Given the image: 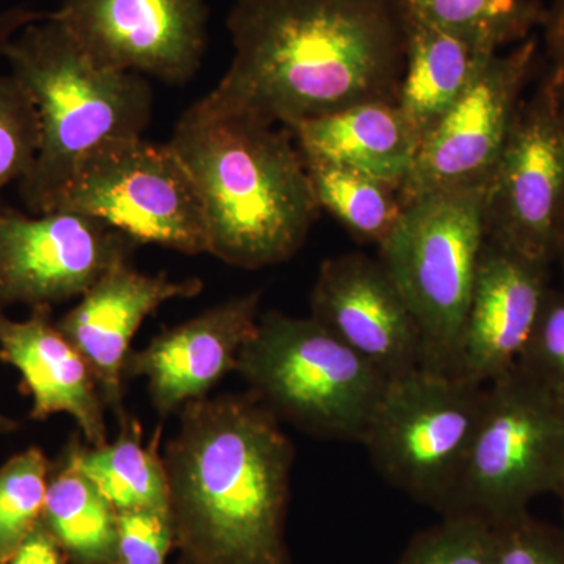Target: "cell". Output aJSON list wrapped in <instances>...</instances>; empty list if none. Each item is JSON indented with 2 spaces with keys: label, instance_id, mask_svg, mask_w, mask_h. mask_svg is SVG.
Instances as JSON below:
<instances>
[{
  "label": "cell",
  "instance_id": "obj_31",
  "mask_svg": "<svg viewBox=\"0 0 564 564\" xmlns=\"http://www.w3.org/2000/svg\"><path fill=\"white\" fill-rule=\"evenodd\" d=\"M540 31L547 62L544 76L551 82L564 109V0H552L545 6V17Z\"/></svg>",
  "mask_w": 564,
  "mask_h": 564
},
{
  "label": "cell",
  "instance_id": "obj_35",
  "mask_svg": "<svg viewBox=\"0 0 564 564\" xmlns=\"http://www.w3.org/2000/svg\"><path fill=\"white\" fill-rule=\"evenodd\" d=\"M18 429H20V423L0 413V436L17 432Z\"/></svg>",
  "mask_w": 564,
  "mask_h": 564
},
{
  "label": "cell",
  "instance_id": "obj_34",
  "mask_svg": "<svg viewBox=\"0 0 564 564\" xmlns=\"http://www.w3.org/2000/svg\"><path fill=\"white\" fill-rule=\"evenodd\" d=\"M555 262L560 263V269L563 273V289H564V199L562 210H560L558 234H556V258Z\"/></svg>",
  "mask_w": 564,
  "mask_h": 564
},
{
  "label": "cell",
  "instance_id": "obj_8",
  "mask_svg": "<svg viewBox=\"0 0 564 564\" xmlns=\"http://www.w3.org/2000/svg\"><path fill=\"white\" fill-rule=\"evenodd\" d=\"M488 386L417 369L391 378L364 433L375 469L444 516L484 415Z\"/></svg>",
  "mask_w": 564,
  "mask_h": 564
},
{
  "label": "cell",
  "instance_id": "obj_28",
  "mask_svg": "<svg viewBox=\"0 0 564 564\" xmlns=\"http://www.w3.org/2000/svg\"><path fill=\"white\" fill-rule=\"evenodd\" d=\"M554 395L564 393V289H549L540 317L516 362Z\"/></svg>",
  "mask_w": 564,
  "mask_h": 564
},
{
  "label": "cell",
  "instance_id": "obj_32",
  "mask_svg": "<svg viewBox=\"0 0 564 564\" xmlns=\"http://www.w3.org/2000/svg\"><path fill=\"white\" fill-rule=\"evenodd\" d=\"M7 564H70L43 522L33 529Z\"/></svg>",
  "mask_w": 564,
  "mask_h": 564
},
{
  "label": "cell",
  "instance_id": "obj_20",
  "mask_svg": "<svg viewBox=\"0 0 564 564\" xmlns=\"http://www.w3.org/2000/svg\"><path fill=\"white\" fill-rule=\"evenodd\" d=\"M402 21L406 62L397 106L422 140L500 51L485 50L421 22Z\"/></svg>",
  "mask_w": 564,
  "mask_h": 564
},
{
  "label": "cell",
  "instance_id": "obj_33",
  "mask_svg": "<svg viewBox=\"0 0 564 564\" xmlns=\"http://www.w3.org/2000/svg\"><path fill=\"white\" fill-rule=\"evenodd\" d=\"M46 11L29 9V7H13V9L0 11V55L9 46L11 40L33 24V22L44 20L47 17Z\"/></svg>",
  "mask_w": 564,
  "mask_h": 564
},
{
  "label": "cell",
  "instance_id": "obj_29",
  "mask_svg": "<svg viewBox=\"0 0 564 564\" xmlns=\"http://www.w3.org/2000/svg\"><path fill=\"white\" fill-rule=\"evenodd\" d=\"M496 564H564V532L530 513L492 525Z\"/></svg>",
  "mask_w": 564,
  "mask_h": 564
},
{
  "label": "cell",
  "instance_id": "obj_14",
  "mask_svg": "<svg viewBox=\"0 0 564 564\" xmlns=\"http://www.w3.org/2000/svg\"><path fill=\"white\" fill-rule=\"evenodd\" d=\"M311 311L388 380L421 369V329L380 259L350 252L323 261Z\"/></svg>",
  "mask_w": 564,
  "mask_h": 564
},
{
  "label": "cell",
  "instance_id": "obj_6",
  "mask_svg": "<svg viewBox=\"0 0 564 564\" xmlns=\"http://www.w3.org/2000/svg\"><path fill=\"white\" fill-rule=\"evenodd\" d=\"M486 184L404 206L380 262L422 334V369L454 377L478 259L486 242Z\"/></svg>",
  "mask_w": 564,
  "mask_h": 564
},
{
  "label": "cell",
  "instance_id": "obj_13",
  "mask_svg": "<svg viewBox=\"0 0 564 564\" xmlns=\"http://www.w3.org/2000/svg\"><path fill=\"white\" fill-rule=\"evenodd\" d=\"M52 17L99 66L172 85L193 79L207 47L206 0H63Z\"/></svg>",
  "mask_w": 564,
  "mask_h": 564
},
{
  "label": "cell",
  "instance_id": "obj_15",
  "mask_svg": "<svg viewBox=\"0 0 564 564\" xmlns=\"http://www.w3.org/2000/svg\"><path fill=\"white\" fill-rule=\"evenodd\" d=\"M261 292L236 296L166 329L143 350L129 352L124 377L144 378L162 419L204 399L236 372L240 351L258 328Z\"/></svg>",
  "mask_w": 564,
  "mask_h": 564
},
{
  "label": "cell",
  "instance_id": "obj_9",
  "mask_svg": "<svg viewBox=\"0 0 564 564\" xmlns=\"http://www.w3.org/2000/svg\"><path fill=\"white\" fill-rule=\"evenodd\" d=\"M87 215L126 234L184 254L207 252L198 193L169 143L110 140L85 154L46 212Z\"/></svg>",
  "mask_w": 564,
  "mask_h": 564
},
{
  "label": "cell",
  "instance_id": "obj_18",
  "mask_svg": "<svg viewBox=\"0 0 564 564\" xmlns=\"http://www.w3.org/2000/svg\"><path fill=\"white\" fill-rule=\"evenodd\" d=\"M0 359L22 377L31 393V417L68 414L90 447L107 441L106 404L90 366L52 321V307H33L25 321L0 313Z\"/></svg>",
  "mask_w": 564,
  "mask_h": 564
},
{
  "label": "cell",
  "instance_id": "obj_24",
  "mask_svg": "<svg viewBox=\"0 0 564 564\" xmlns=\"http://www.w3.org/2000/svg\"><path fill=\"white\" fill-rule=\"evenodd\" d=\"M315 198L356 240L381 243L391 236L403 215L399 192L343 166L306 162Z\"/></svg>",
  "mask_w": 564,
  "mask_h": 564
},
{
  "label": "cell",
  "instance_id": "obj_5",
  "mask_svg": "<svg viewBox=\"0 0 564 564\" xmlns=\"http://www.w3.org/2000/svg\"><path fill=\"white\" fill-rule=\"evenodd\" d=\"M237 373L278 419L328 441L361 443L388 378L314 317L270 311Z\"/></svg>",
  "mask_w": 564,
  "mask_h": 564
},
{
  "label": "cell",
  "instance_id": "obj_10",
  "mask_svg": "<svg viewBox=\"0 0 564 564\" xmlns=\"http://www.w3.org/2000/svg\"><path fill=\"white\" fill-rule=\"evenodd\" d=\"M564 199V109L547 77L524 98L486 184V240L551 267Z\"/></svg>",
  "mask_w": 564,
  "mask_h": 564
},
{
  "label": "cell",
  "instance_id": "obj_7",
  "mask_svg": "<svg viewBox=\"0 0 564 564\" xmlns=\"http://www.w3.org/2000/svg\"><path fill=\"white\" fill-rule=\"evenodd\" d=\"M564 486V419L558 400L513 367L488 386L480 425L444 516L488 524L529 513Z\"/></svg>",
  "mask_w": 564,
  "mask_h": 564
},
{
  "label": "cell",
  "instance_id": "obj_26",
  "mask_svg": "<svg viewBox=\"0 0 564 564\" xmlns=\"http://www.w3.org/2000/svg\"><path fill=\"white\" fill-rule=\"evenodd\" d=\"M397 564H496L494 527L474 516H443L415 534Z\"/></svg>",
  "mask_w": 564,
  "mask_h": 564
},
{
  "label": "cell",
  "instance_id": "obj_19",
  "mask_svg": "<svg viewBox=\"0 0 564 564\" xmlns=\"http://www.w3.org/2000/svg\"><path fill=\"white\" fill-rule=\"evenodd\" d=\"M304 161L343 166L397 192L410 176L421 140L397 104L367 102L291 129Z\"/></svg>",
  "mask_w": 564,
  "mask_h": 564
},
{
  "label": "cell",
  "instance_id": "obj_23",
  "mask_svg": "<svg viewBox=\"0 0 564 564\" xmlns=\"http://www.w3.org/2000/svg\"><path fill=\"white\" fill-rule=\"evenodd\" d=\"M400 17L489 51L532 39L545 17L541 0H393Z\"/></svg>",
  "mask_w": 564,
  "mask_h": 564
},
{
  "label": "cell",
  "instance_id": "obj_38",
  "mask_svg": "<svg viewBox=\"0 0 564 564\" xmlns=\"http://www.w3.org/2000/svg\"><path fill=\"white\" fill-rule=\"evenodd\" d=\"M0 212H2V210H0Z\"/></svg>",
  "mask_w": 564,
  "mask_h": 564
},
{
  "label": "cell",
  "instance_id": "obj_3",
  "mask_svg": "<svg viewBox=\"0 0 564 564\" xmlns=\"http://www.w3.org/2000/svg\"><path fill=\"white\" fill-rule=\"evenodd\" d=\"M169 144L202 202L209 254L258 270L302 250L322 209L289 129L199 99Z\"/></svg>",
  "mask_w": 564,
  "mask_h": 564
},
{
  "label": "cell",
  "instance_id": "obj_11",
  "mask_svg": "<svg viewBox=\"0 0 564 564\" xmlns=\"http://www.w3.org/2000/svg\"><path fill=\"white\" fill-rule=\"evenodd\" d=\"M540 55L536 36L497 52L419 144L399 195L403 206L454 188L488 184L524 101Z\"/></svg>",
  "mask_w": 564,
  "mask_h": 564
},
{
  "label": "cell",
  "instance_id": "obj_16",
  "mask_svg": "<svg viewBox=\"0 0 564 564\" xmlns=\"http://www.w3.org/2000/svg\"><path fill=\"white\" fill-rule=\"evenodd\" d=\"M549 269L486 240L464 323L455 378L489 386L513 369L551 289Z\"/></svg>",
  "mask_w": 564,
  "mask_h": 564
},
{
  "label": "cell",
  "instance_id": "obj_17",
  "mask_svg": "<svg viewBox=\"0 0 564 564\" xmlns=\"http://www.w3.org/2000/svg\"><path fill=\"white\" fill-rule=\"evenodd\" d=\"M202 292L198 278L173 281L166 274L151 276L126 261L104 274L55 322L90 366L104 404L120 423L128 419L122 397L126 359L141 323L170 300L192 299Z\"/></svg>",
  "mask_w": 564,
  "mask_h": 564
},
{
  "label": "cell",
  "instance_id": "obj_30",
  "mask_svg": "<svg viewBox=\"0 0 564 564\" xmlns=\"http://www.w3.org/2000/svg\"><path fill=\"white\" fill-rule=\"evenodd\" d=\"M173 551L170 510L118 511L117 564H166Z\"/></svg>",
  "mask_w": 564,
  "mask_h": 564
},
{
  "label": "cell",
  "instance_id": "obj_37",
  "mask_svg": "<svg viewBox=\"0 0 564 564\" xmlns=\"http://www.w3.org/2000/svg\"><path fill=\"white\" fill-rule=\"evenodd\" d=\"M560 499H562V510H563V532H564V486L562 491L558 492Z\"/></svg>",
  "mask_w": 564,
  "mask_h": 564
},
{
  "label": "cell",
  "instance_id": "obj_12",
  "mask_svg": "<svg viewBox=\"0 0 564 564\" xmlns=\"http://www.w3.org/2000/svg\"><path fill=\"white\" fill-rule=\"evenodd\" d=\"M132 239L106 223L73 212L28 217L0 212V313L25 304L52 307L90 291L129 261Z\"/></svg>",
  "mask_w": 564,
  "mask_h": 564
},
{
  "label": "cell",
  "instance_id": "obj_2",
  "mask_svg": "<svg viewBox=\"0 0 564 564\" xmlns=\"http://www.w3.org/2000/svg\"><path fill=\"white\" fill-rule=\"evenodd\" d=\"M163 452L181 564H292L293 445L251 393L193 400Z\"/></svg>",
  "mask_w": 564,
  "mask_h": 564
},
{
  "label": "cell",
  "instance_id": "obj_36",
  "mask_svg": "<svg viewBox=\"0 0 564 564\" xmlns=\"http://www.w3.org/2000/svg\"><path fill=\"white\" fill-rule=\"evenodd\" d=\"M556 400H558L560 410H562L563 419H564V393L562 395H555Z\"/></svg>",
  "mask_w": 564,
  "mask_h": 564
},
{
  "label": "cell",
  "instance_id": "obj_1",
  "mask_svg": "<svg viewBox=\"0 0 564 564\" xmlns=\"http://www.w3.org/2000/svg\"><path fill=\"white\" fill-rule=\"evenodd\" d=\"M234 57L202 101L291 129L367 102L399 104L406 62L393 0H234Z\"/></svg>",
  "mask_w": 564,
  "mask_h": 564
},
{
  "label": "cell",
  "instance_id": "obj_21",
  "mask_svg": "<svg viewBox=\"0 0 564 564\" xmlns=\"http://www.w3.org/2000/svg\"><path fill=\"white\" fill-rule=\"evenodd\" d=\"M77 441L52 464L41 522L70 564H117L118 511L82 473Z\"/></svg>",
  "mask_w": 564,
  "mask_h": 564
},
{
  "label": "cell",
  "instance_id": "obj_25",
  "mask_svg": "<svg viewBox=\"0 0 564 564\" xmlns=\"http://www.w3.org/2000/svg\"><path fill=\"white\" fill-rule=\"evenodd\" d=\"M51 467L40 447H29L0 467V564L9 563L40 524Z\"/></svg>",
  "mask_w": 564,
  "mask_h": 564
},
{
  "label": "cell",
  "instance_id": "obj_22",
  "mask_svg": "<svg viewBox=\"0 0 564 564\" xmlns=\"http://www.w3.org/2000/svg\"><path fill=\"white\" fill-rule=\"evenodd\" d=\"M159 443L161 429L151 444L144 445L140 423L126 419L113 443L90 447L77 441V463L115 510H170L169 480Z\"/></svg>",
  "mask_w": 564,
  "mask_h": 564
},
{
  "label": "cell",
  "instance_id": "obj_4",
  "mask_svg": "<svg viewBox=\"0 0 564 564\" xmlns=\"http://www.w3.org/2000/svg\"><path fill=\"white\" fill-rule=\"evenodd\" d=\"M2 57L39 111V155L20 181L33 214H44L85 154L110 140L143 137L150 126L154 93L147 77L93 62L52 11L22 29Z\"/></svg>",
  "mask_w": 564,
  "mask_h": 564
},
{
  "label": "cell",
  "instance_id": "obj_27",
  "mask_svg": "<svg viewBox=\"0 0 564 564\" xmlns=\"http://www.w3.org/2000/svg\"><path fill=\"white\" fill-rule=\"evenodd\" d=\"M40 143L39 111L31 95L11 74L0 77V195L10 182L31 173Z\"/></svg>",
  "mask_w": 564,
  "mask_h": 564
}]
</instances>
